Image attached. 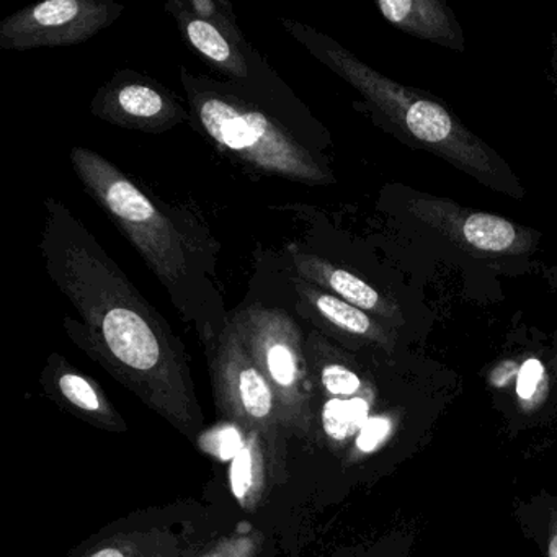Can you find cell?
<instances>
[{
	"label": "cell",
	"mask_w": 557,
	"mask_h": 557,
	"mask_svg": "<svg viewBox=\"0 0 557 557\" xmlns=\"http://www.w3.org/2000/svg\"><path fill=\"white\" fill-rule=\"evenodd\" d=\"M544 376V368L540 360L530 358L521 364L520 373H518L517 393L521 399L528 400L536 393L537 384Z\"/></svg>",
	"instance_id": "ffe728a7"
},
{
	"label": "cell",
	"mask_w": 557,
	"mask_h": 557,
	"mask_svg": "<svg viewBox=\"0 0 557 557\" xmlns=\"http://www.w3.org/2000/svg\"><path fill=\"white\" fill-rule=\"evenodd\" d=\"M234 315L250 357L278 397L289 433L312 442L318 412L301 329L288 312L278 308L253 305Z\"/></svg>",
	"instance_id": "8992f818"
},
{
	"label": "cell",
	"mask_w": 557,
	"mask_h": 557,
	"mask_svg": "<svg viewBox=\"0 0 557 557\" xmlns=\"http://www.w3.org/2000/svg\"><path fill=\"white\" fill-rule=\"evenodd\" d=\"M70 158L87 194L138 250L201 345L216 338L230 312L214 273V240L184 211L152 200L99 152L76 146Z\"/></svg>",
	"instance_id": "7a4b0ae2"
},
{
	"label": "cell",
	"mask_w": 557,
	"mask_h": 557,
	"mask_svg": "<svg viewBox=\"0 0 557 557\" xmlns=\"http://www.w3.org/2000/svg\"><path fill=\"white\" fill-rule=\"evenodd\" d=\"M550 70H553V79H554V84H556V94H557V30H556V34H554L553 60H550Z\"/></svg>",
	"instance_id": "44dd1931"
},
{
	"label": "cell",
	"mask_w": 557,
	"mask_h": 557,
	"mask_svg": "<svg viewBox=\"0 0 557 557\" xmlns=\"http://www.w3.org/2000/svg\"><path fill=\"white\" fill-rule=\"evenodd\" d=\"M125 8L99 0H47L0 22V48H35L86 44L122 17Z\"/></svg>",
	"instance_id": "ba28073f"
},
{
	"label": "cell",
	"mask_w": 557,
	"mask_h": 557,
	"mask_svg": "<svg viewBox=\"0 0 557 557\" xmlns=\"http://www.w3.org/2000/svg\"><path fill=\"white\" fill-rule=\"evenodd\" d=\"M40 386L60 409L94 429L110 433H126L128 423L113 406L99 383L77 370L63 355L51 354L40 373Z\"/></svg>",
	"instance_id": "4fadbf2b"
},
{
	"label": "cell",
	"mask_w": 557,
	"mask_h": 557,
	"mask_svg": "<svg viewBox=\"0 0 557 557\" xmlns=\"http://www.w3.org/2000/svg\"><path fill=\"white\" fill-rule=\"evenodd\" d=\"M381 15L400 32L456 51L465 50V35L453 12L440 0H380Z\"/></svg>",
	"instance_id": "9a60e30c"
},
{
	"label": "cell",
	"mask_w": 557,
	"mask_h": 557,
	"mask_svg": "<svg viewBox=\"0 0 557 557\" xmlns=\"http://www.w3.org/2000/svg\"><path fill=\"white\" fill-rule=\"evenodd\" d=\"M191 557H276L275 543L260 528L237 521L211 533Z\"/></svg>",
	"instance_id": "e0dca14e"
},
{
	"label": "cell",
	"mask_w": 557,
	"mask_h": 557,
	"mask_svg": "<svg viewBox=\"0 0 557 557\" xmlns=\"http://www.w3.org/2000/svg\"><path fill=\"white\" fill-rule=\"evenodd\" d=\"M293 283H295L299 296L305 298L324 321H327L329 324L334 325L344 334L371 338V341L384 337L381 325L368 312L361 311L357 306L324 292V289L306 282V280L296 278L293 280Z\"/></svg>",
	"instance_id": "2e32d148"
},
{
	"label": "cell",
	"mask_w": 557,
	"mask_h": 557,
	"mask_svg": "<svg viewBox=\"0 0 557 557\" xmlns=\"http://www.w3.org/2000/svg\"><path fill=\"white\" fill-rule=\"evenodd\" d=\"M293 265L298 273V278L306 280L324 292L357 306L361 311L384 315V318H394L399 312V306L393 299L381 295L370 283L342 267L334 265L329 260L309 256V253L295 252Z\"/></svg>",
	"instance_id": "5bb4252c"
},
{
	"label": "cell",
	"mask_w": 557,
	"mask_h": 557,
	"mask_svg": "<svg viewBox=\"0 0 557 557\" xmlns=\"http://www.w3.org/2000/svg\"><path fill=\"white\" fill-rule=\"evenodd\" d=\"M391 430V422L384 417H373L364 423L363 429L358 433L357 446L360 451H373Z\"/></svg>",
	"instance_id": "d6986e66"
},
{
	"label": "cell",
	"mask_w": 557,
	"mask_h": 557,
	"mask_svg": "<svg viewBox=\"0 0 557 557\" xmlns=\"http://www.w3.org/2000/svg\"><path fill=\"white\" fill-rule=\"evenodd\" d=\"M90 110L110 125L156 135L191 120L171 90L133 71H122L100 87Z\"/></svg>",
	"instance_id": "30bf717a"
},
{
	"label": "cell",
	"mask_w": 557,
	"mask_h": 557,
	"mask_svg": "<svg viewBox=\"0 0 557 557\" xmlns=\"http://www.w3.org/2000/svg\"><path fill=\"white\" fill-rule=\"evenodd\" d=\"M195 446L220 461H230L227 472L234 497L246 510H253L265 492L267 482H272L267 449L260 436L223 419L213 430H205Z\"/></svg>",
	"instance_id": "7c38bea8"
},
{
	"label": "cell",
	"mask_w": 557,
	"mask_h": 557,
	"mask_svg": "<svg viewBox=\"0 0 557 557\" xmlns=\"http://www.w3.org/2000/svg\"><path fill=\"white\" fill-rule=\"evenodd\" d=\"M409 213L445 234L461 249L484 256H521L533 250L537 234L497 214L471 211L432 195L409 198Z\"/></svg>",
	"instance_id": "9c48e42d"
},
{
	"label": "cell",
	"mask_w": 557,
	"mask_h": 557,
	"mask_svg": "<svg viewBox=\"0 0 557 557\" xmlns=\"http://www.w3.org/2000/svg\"><path fill=\"white\" fill-rule=\"evenodd\" d=\"M40 252L51 282L76 311L77 318L64 319L71 342L195 445L205 413L184 342L54 197L45 200Z\"/></svg>",
	"instance_id": "6da1fadb"
},
{
	"label": "cell",
	"mask_w": 557,
	"mask_h": 557,
	"mask_svg": "<svg viewBox=\"0 0 557 557\" xmlns=\"http://www.w3.org/2000/svg\"><path fill=\"white\" fill-rule=\"evenodd\" d=\"M283 25L312 57L350 84L400 139L440 156L492 190L523 197L520 181L504 159L438 100L371 70L337 41L308 25L293 21H283Z\"/></svg>",
	"instance_id": "3957f363"
},
{
	"label": "cell",
	"mask_w": 557,
	"mask_h": 557,
	"mask_svg": "<svg viewBox=\"0 0 557 557\" xmlns=\"http://www.w3.org/2000/svg\"><path fill=\"white\" fill-rule=\"evenodd\" d=\"M370 404L364 397L325 400L321 410V426L331 442L341 443L363 429L370 420Z\"/></svg>",
	"instance_id": "ac0fdd59"
},
{
	"label": "cell",
	"mask_w": 557,
	"mask_h": 557,
	"mask_svg": "<svg viewBox=\"0 0 557 557\" xmlns=\"http://www.w3.org/2000/svg\"><path fill=\"white\" fill-rule=\"evenodd\" d=\"M210 517L187 504L135 511L77 544L66 557H191L218 530Z\"/></svg>",
	"instance_id": "52a82bcc"
},
{
	"label": "cell",
	"mask_w": 557,
	"mask_h": 557,
	"mask_svg": "<svg viewBox=\"0 0 557 557\" xmlns=\"http://www.w3.org/2000/svg\"><path fill=\"white\" fill-rule=\"evenodd\" d=\"M194 125L218 149L260 174L327 185L331 172L278 120L203 76L182 67Z\"/></svg>",
	"instance_id": "277c9868"
},
{
	"label": "cell",
	"mask_w": 557,
	"mask_h": 557,
	"mask_svg": "<svg viewBox=\"0 0 557 557\" xmlns=\"http://www.w3.org/2000/svg\"><path fill=\"white\" fill-rule=\"evenodd\" d=\"M165 11L175 18L182 37L195 53L233 79H249L247 45L230 4L214 0H172Z\"/></svg>",
	"instance_id": "8fae6325"
},
{
	"label": "cell",
	"mask_w": 557,
	"mask_h": 557,
	"mask_svg": "<svg viewBox=\"0 0 557 557\" xmlns=\"http://www.w3.org/2000/svg\"><path fill=\"white\" fill-rule=\"evenodd\" d=\"M549 557H557V534L550 540Z\"/></svg>",
	"instance_id": "7402d4cb"
},
{
	"label": "cell",
	"mask_w": 557,
	"mask_h": 557,
	"mask_svg": "<svg viewBox=\"0 0 557 557\" xmlns=\"http://www.w3.org/2000/svg\"><path fill=\"white\" fill-rule=\"evenodd\" d=\"M218 412L246 432L260 436L273 485L288 479V443L293 438L278 397L250 357L236 315L230 312L223 332L203 344Z\"/></svg>",
	"instance_id": "5b68a950"
}]
</instances>
